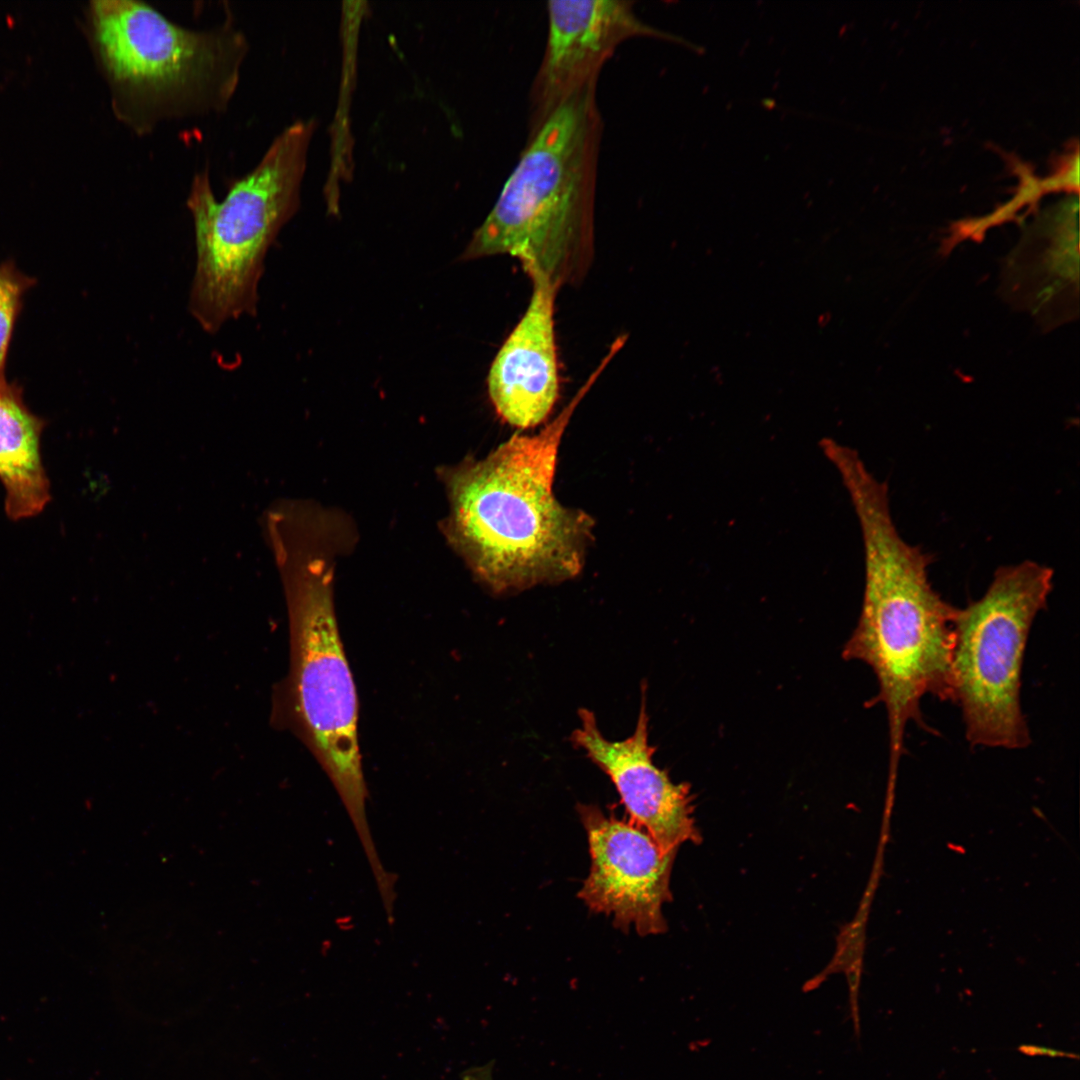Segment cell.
<instances>
[{"label":"cell","mask_w":1080,"mask_h":1080,"mask_svg":"<svg viewBox=\"0 0 1080 1080\" xmlns=\"http://www.w3.org/2000/svg\"><path fill=\"white\" fill-rule=\"evenodd\" d=\"M599 366L560 414L534 435L514 434L481 460L444 468L449 512L443 531L473 575L496 594L576 577L594 520L553 492L559 447Z\"/></svg>","instance_id":"1"},{"label":"cell","mask_w":1080,"mask_h":1080,"mask_svg":"<svg viewBox=\"0 0 1080 1080\" xmlns=\"http://www.w3.org/2000/svg\"><path fill=\"white\" fill-rule=\"evenodd\" d=\"M858 519L864 552V591L859 620L842 656L868 665L888 723L889 785L905 752V732L924 722L922 699L952 702V653L957 607L934 589L931 557L899 533L889 488L870 472L844 484Z\"/></svg>","instance_id":"2"},{"label":"cell","mask_w":1080,"mask_h":1080,"mask_svg":"<svg viewBox=\"0 0 1080 1080\" xmlns=\"http://www.w3.org/2000/svg\"><path fill=\"white\" fill-rule=\"evenodd\" d=\"M595 91L590 85L573 94L529 134L464 260L507 254L559 289L583 279L594 250L602 131Z\"/></svg>","instance_id":"3"},{"label":"cell","mask_w":1080,"mask_h":1080,"mask_svg":"<svg viewBox=\"0 0 1080 1080\" xmlns=\"http://www.w3.org/2000/svg\"><path fill=\"white\" fill-rule=\"evenodd\" d=\"M86 31L117 120L137 136L227 110L250 46L231 15L182 26L138 0H93Z\"/></svg>","instance_id":"4"},{"label":"cell","mask_w":1080,"mask_h":1080,"mask_svg":"<svg viewBox=\"0 0 1080 1080\" xmlns=\"http://www.w3.org/2000/svg\"><path fill=\"white\" fill-rule=\"evenodd\" d=\"M314 118L285 127L261 159L217 200L209 167L194 174L186 198L196 248L189 311L207 333L254 316L264 260L299 207Z\"/></svg>","instance_id":"5"},{"label":"cell","mask_w":1080,"mask_h":1080,"mask_svg":"<svg viewBox=\"0 0 1080 1080\" xmlns=\"http://www.w3.org/2000/svg\"><path fill=\"white\" fill-rule=\"evenodd\" d=\"M1053 570L1032 560L998 568L984 594L958 608L952 702L967 742L1017 750L1031 744L1021 708L1024 655L1037 615L1047 608Z\"/></svg>","instance_id":"6"},{"label":"cell","mask_w":1080,"mask_h":1080,"mask_svg":"<svg viewBox=\"0 0 1080 1080\" xmlns=\"http://www.w3.org/2000/svg\"><path fill=\"white\" fill-rule=\"evenodd\" d=\"M292 691L305 740L334 785L369 866L381 859L366 813L368 791L358 743L356 687L340 638L332 571L312 563L291 613Z\"/></svg>","instance_id":"7"},{"label":"cell","mask_w":1080,"mask_h":1080,"mask_svg":"<svg viewBox=\"0 0 1080 1080\" xmlns=\"http://www.w3.org/2000/svg\"><path fill=\"white\" fill-rule=\"evenodd\" d=\"M585 829L590 869L578 897L590 911L612 919L614 927L640 936L664 933L663 907L672 899L676 852L663 850L627 817L594 804H578Z\"/></svg>","instance_id":"8"},{"label":"cell","mask_w":1080,"mask_h":1080,"mask_svg":"<svg viewBox=\"0 0 1080 1080\" xmlns=\"http://www.w3.org/2000/svg\"><path fill=\"white\" fill-rule=\"evenodd\" d=\"M548 37L530 94V133L561 103L596 84L601 67L623 41L656 37L697 46L643 22L633 2L548 1Z\"/></svg>","instance_id":"9"},{"label":"cell","mask_w":1080,"mask_h":1080,"mask_svg":"<svg viewBox=\"0 0 1080 1080\" xmlns=\"http://www.w3.org/2000/svg\"><path fill=\"white\" fill-rule=\"evenodd\" d=\"M578 717L579 725L571 741L609 777L626 817L665 851L677 852L684 843H700L690 785L674 782L668 771L653 761L655 747L649 742L646 687H642L635 730L624 740L607 739L591 710L579 709Z\"/></svg>","instance_id":"10"},{"label":"cell","mask_w":1080,"mask_h":1080,"mask_svg":"<svg viewBox=\"0 0 1080 1080\" xmlns=\"http://www.w3.org/2000/svg\"><path fill=\"white\" fill-rule=\"evenodd\" d=\"M528 276L532 282L530 302L496 354L487 377L495 411L518 429L543 423L559 396L554 328L559 288L542 275Z\"/></svg>","instance_id":"11"},{"label":"cell","mask_w":1080,"mask_h":1080,"mask_svg":"<svg viewBox=\"0 0 1080 1080\" xmlns=\"http://www.w3.org/2000/svg\"><path fill=\"white\" fill-rule=\"evenodd\" d=\"M44 419L26 405L22 388L0 379V481L14 521L41 513L51 499L41 453Z\"/></svg>","instance_id":"12"},{"label":"cell","mask_w":1080,"mask_h":1080,"mask_svg":"<svg viewBox=\"0 0 1080 1080\" xmlns=\"http://www.w3.org/2000/svg\"><path fill=\"white\" fill-rule=\"evenodd\" d=\"M35 279L24 274L14 262L0 264V379L5 378V365L16 320L25 294Z\"/></svg>","instance_id":"13"},{"label":"cell","mask_w":1080,"mask_h":1080,"mask_svg":"<svg viewBox=\"0 0 1080 1080\" xmlns=\"http://www.w3.org/2000/svg\"><path fill=\"white\" fill-rule=\"evenodd\" d=\"M1018 1050L1024 1055L1033 1056V1057H1035V1056H1046V1057H1051V1058H1069V1059H1076V1060L1079 1058L1078 1055L1075 1054V1053H1070V1052H1066V1051H1062V1050H1058V1049H1054V1048H1050V1047H1045V1046H1039V1045H1021V1046L1018 1047Z\"/></svg>","instance_id":"14"},{"label":"cell","mask_w":1080,"mask_h":1080,"mask_svg":"<svg viewBox=\"0 0 1080 1080\" xmlns=\"http://www.w3.org/2000/svg\"><path fill=\"white\" fill-rule=\"evenodd\" d=\"M461 1080H492V1065L472 1067L462 1073Z\"/></svg>","instance_id":"15"}]
</instances>
